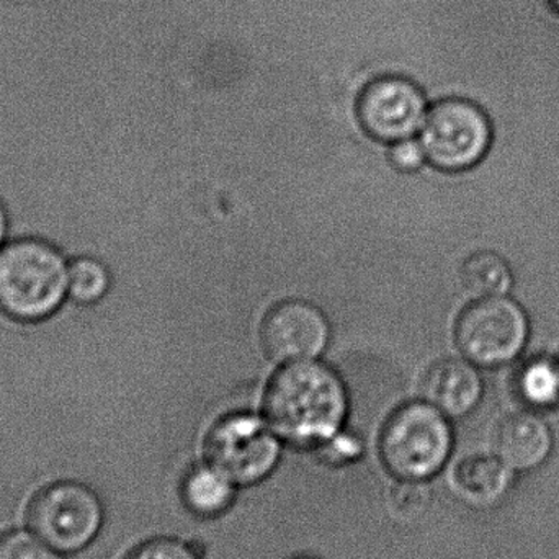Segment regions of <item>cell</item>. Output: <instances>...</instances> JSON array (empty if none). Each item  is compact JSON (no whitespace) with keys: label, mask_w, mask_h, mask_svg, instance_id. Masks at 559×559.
<instances>
[{"label":"cell","mask_w":559,"mask_h":559,"mask_svg":"<svg viewBox=\"0 0 559 559\" xmlns=\"http://www.w3.org/2000/svg\"><path fill=\"white\" fill-rule=\"evenodd\" d=\"M347 413L341 377L321 361L283 365L265 390V420L282 442L296 449L324 445L342 432Z\"/></svg>","instance_id":"obj_1"},{"label":"cell","mask_w":559,"mask_h":559,"mask_svg":"<svg viewBox=\"0 0 559 559\" xmlns=\"http://www.w3.org/2000/svg\"><path fill=\"white\" fill-rule=\"evenodd\" d=\"M69 295V258L36 236L12 238L0 249V312L20 324L55 318Z\"/></svg>","instance_id":"obj_2"},{"label":"cell","mask_w":559,"mask_h":559,"mask_svg":"<svg viewBox=\"0 0 559 559\" xmlns=\"http://www.w3.org/2000/svg\"><path fill=\"white\" fill-rule=\"evenodd\" d=\"M453 442L449 417L427 401H413L388 417L380 459L396 479L429 481L449 462Z\"/></svg>","instance_id":"obj_3"},{"label":"cell","mask_w":559,"mask_h":559,"mask_svg":"<svg viewBox=\"0 0 559 559\" xmlns=\"http://www.w3.org/2000/svg\"><path fill=\"white\" fill-rule=\"evenodd\" d=\"M495 138L491 114L462 95L432 102L419 133L427 163L447 174L475 169L488 156Z\"/></svg>","instance_id":"obj_4"},{"label":"cell","mask_w":559,"mask_h":559,"mask_svg":"<svg viewBox=\"0 0 559 559\" xmlns=\"http://www.w3.org/2000/svg\"><path fill=\"white\" fill-rule=\"evenodd\" d=\"M531 335V316L511 295L476 298L455 324L460 354L481 370L515 364L527 350Z\"/></svg>","instance_id":"obj_5"},{"label":"cell","mask_w":559,"mask_h":559,"mask_svg":"<svg viewBox=\"0 0 559 559\" xmlns=\"http://www.w3.org/2000/svg\"><path fill=\"white\" fill-rule=\"evenodd\" d=\"M280 439L267 420L251 413H233L210 429L206 462L225 473L236 486L264 481L278 465Z\"/></svg>","instance_id":"obj_6"},{"label":"cell","mask_w":559,"mask_h":559,"mask_svg":"<svg viewBox=\"0 0 559 559\" xmlns=\"http://www.w3.org/2000/svg\"><path fill=\"white\" fill-rule=\"evenodd\" d=\"M104 509L87 486L59 481L39 489L26 508V524L49 547L79 551L100 531Z\"/></svg>","instance_id":"obj_7"},{"label":"cell","mask_w":559,"mask_h":559,"mask_svg":"<svg viewBox=\"0 0 559 559\" xmlns=\"http://www.w3.org/2000/svg\"><path fill=\"white\" fill-rule=\"evenodd\" d=\"M429 107V95L413 79L378 75L358 94L355 117L368 136L393 144L420 133Z\"/></svg>","instance_id":"obj_8"},{"label":"cell","mask_w":559,"mask_h":559,"mask_svg":"<svg viewBox=\"0 0 559 559\" xmlns=\"http://www.w3.org/2000/svg\"><path fill=\"white\" fill-rule=\"evenodd\" d=\"M329 334L324 312L302 299L272 306L261 325L262 347L278 364L316 360L328 347Z\"/></svg>","instance_id":"obj_9"},{"label":"cell","mask_w":559,"mask_h":559,"mask_svg":"<svg viewBox=\"0 0 559 559\" xmlns=\"http://www.w3.org/2000/svg\"><path fill=\"white\" fill-rule=\"evenodd\" d=\"M420 393L449 419H463L478 409L485 396L481 368L465 357L442 358L424 374Z\"/></svg>","instance_id":"obj_10"},{"label":"cell","mask_w":559,"mask_h":559,"mask_svg":"<svg viewBox=\"0 0 559 559\" xmlns=\"http://www.w3.org/2000/svg\"><path fill=\"white\" fill-rule=\"evenodd\" d=\"M554 450V432L542 413L515 411L496 424L491 437L495 453L511 472H531L547 462Z\"/></svg>","instance_id":"obj_11"},{"label":"cell","mask_w":559,"mask_h":559,"mask_svg":"<svg viewBox=\"0 0 559 559\" xmlns=\"http://www.w3.org/2000/svg\"><path fill=\"white\" fill-rule=\"evenodd\" d=\"M512 475L495 453H476L460 460L452 473V488L462 501L488 508L504 498Z\"/></svg>","instance_id":"obj_12"},{"label":"cell","mask_w":559,"mask_h":559,"mask_svg":"<svg viewBox=\"0 0 559 559\" xmlns=\"http://www.w3.org/2000/svg\"><path fill=\"white\" fill-rule=\"evenodd\" d=\"M512 390L524 409L544 413L558 407V355L538 354L522 361L512 377Z\"/></svg>","instance_id":"obj_13"},{"label":"cell","mask_w":559,"mask_h":559,"mask_svg":"<svg viewBox=\"0 0 559 559\" xmlns=\"http://www.w3.org/2000/svg\"><path fill=\"white\" fill-rule=\"evenodd\" d=\"M238 486L209 462L195 465L182 481V499L192 514L203 519L225 514L236 498Z\"/></svg>","instance_id":"obj_14"},{"label":"cell","mask_w":559,"mask_h":559,"mask_svg":"<svg viewBox=\"0 0 559 559\" xmlns=\"http://www.w3.org/2000/svg\"><path fill=\"white\" fill-rule=\"evenodd\" d=\"M466 292L476 298H495L511 295L515 274L508 259L491 249L469 254L460 271Z\"/></svg>","instance_id":"obj_15"},{"label":"cell","mask_w":559,"mask_h":559,"mask_svg":"<svg viewBox=\"0 0 559 559\" xmlns=\"http://www.w3.org/2000/svg\"><path fill=\"white\" fill-rule=\"evenodd\" d=\"M114 274L104 259L75 255L69 259V301L82 308H94L110 296Z\"/></svg>","instance_id":"obj_16"},{"label":"cell","mask_w":559,"mask_h":559,"mask_svg":"<svg viewBox=\"0 0 559 559\" xmlns=\"http://www.w3.org/2000/svg\"><path fill=\"white\" fill-rule=\"evenodd\" d=\"M432 502V492L426 481L397 479L388 492V508L400 521L411 522L420 518Z\"/></svg>","instance_id":"obj_17"},{"label":"cell","mask_w":559,"mask_h":559,"mask_svg":"<svg viewBox=\"0 0 559 559\" xmlns=\"http://www.w3.org/2000/svg\"><path fill=\"white\" fill-rule=\"evenodd\" d=\"M0 559H61L25 532L0 535Z\"/></svg>","instance_id":"obj_18"},{"label":"cell","mask_w":559,"mask_h":559,"mask_svg":"<svg viewBox=\"0 0 559 559\" xmlns=\"http://www.w3.org/2000/svg\"><path fill=\"white\" fill-rule=\"evenodd\" d=\"M124 559H199V555L186 542L154 538L138 545Z\"/></svg>","instance_id":"obj_19"},{"label":"cell","mask_w":559,"mask_h":559,"mask_svg":"<svg viewBox=\"0 0 559 559\" xmlns=\"http://www.w3.org/2000/svg\"><path fill=\"white\" fill-rule=\"evenodd\" d=\"M388 157L391 166L404 174L417 173L427 163L426 151L419 138H407L391 144Z\"/></svg>","instance_id":"obj_20"},{"label":"cell","mask_w":559,"mask_h":559,"mask_svg":"<svg viewBox=\"0 0 559 559\" xmlns=\"http://www.w3.org/2000/svg\"><path fill=\"white\" fill-rule=\"evenodd\" d=\"M318 452L319 456L329 465H345V463L354 462L360 456L361 443L357 437L338 432L324 445L319 447Z\"/></svg>","instance_id":"obj_21"},{"label":"cell","mask_w":559,"mask_h":559,"mask_svg":"<svg viewBox=\"0 0 559 559\" xmlns=\"http://www.w3.org/2000/svg\"><path fill=\"white\" fill-rule=\"evenodd\" d=\"M10 239V215L5 203L0 199V249Z\"/></svg>","instance_id":"obj_22"},{"label":"cell","mask_w":559,"mask_h":559,"mask_svg":"<svg viewBox=\"0 0 559 559\" xmlns=\"http://www.w3.org/2000/svg\"><path fill=\"white\" fill-rule=\"evenodd\" d=\"M548 2H550L551 7H554V9H557L559 12V0H548Z\"/></svg>","instance_id":"obj_23"},{"label":"cell","mask_w":559,"mask_h":559,"mask_svg":"<svg viewBox=\"0 0 559 559\" xmlns=\"http://www.w3.org/2000/svg\"><path fill=\"white\" fill-rule=\"evenodd\" d=\"M298 559H309V558H298Z\"/></svg>","instance_id":"obj_24"},{"label":"cell","mask_w":559,"mask_h":559,"mask_svg":"<svg viewBox=\"0 0 559 559\" xmlns=\"http://www.w3.org/2000/svg\"><path fill=\"white\" fill-rule=\"evenodd\" d=\"M558 357H559V355H558Z\"/></svg>","instance_id":"obj_25"}]
</instances>
